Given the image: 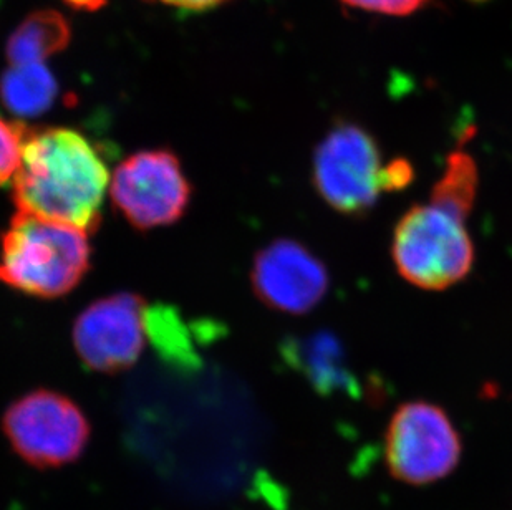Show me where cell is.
<instances>
[{"instance_id":"cell-1","label":"cell","mask_w":512,"mask_h":510,"mask_svg":"<svg viewBox=\"0 0 512 510\" xmlns=\"http://www.w3.org/2000/svg\"><path fill=\"white\" fill-rule=\"evenodd\" d=\"M110 181L105 159L87 136L45 128L25 138L12 196L20 212L92 231L102 219Z\"/></svg>"},{"instance_id":"cell-2","label":"cell","mask_w":512,"mask_h":510,"mask_svg":"<svg viewBox=\"0 0 512 510\" xmlns=\"http://www.w3.org/2000/svg\"><path fill=\"white\" fill-rule=\"evenodd\" d=\"M87 231L17 212L0 234V284L39 299L72 292L90 269Z\"/></svg>"},{"instance_id":"cell-3","label":"cell","mask_w":512,"mask_h":510,"mask_svg":"<svg viewBox=\"0 0 512 510\" xmlns=\"http://www.w3.org/2000/svg\"><path fill=\"white\" fill-rule=\"evenodd\" d=\"M464 222L433 203L411 206L393 231L398 274L423 290H445L466 279L474 265V246Z\"/></svg>"},{"instance_id":"cell-4","label":"cell","mask_w":512,"mask_h":510,"mask_svg":"<svg viewBox=\"0 0 512 510\" xmlns=\"http://www.w3.org/2000/svg\"><path fill=\"white\" fill-rule=\"evenodd\" d=\"M2 431L25 464L45 471L82 458L92 426L82 408L68 396L35 390L5 409Z\"/></svg>"},{"instance_id":"cell-5","label":"cell","mask_w":512,"mask_h":510,"mask_svg":"<svg viewBox=\"0 0 512 510\" xmlns=\"http://www.w3.org/2000/svg\"><path fill=\"white\" fill-rule=\"evenodd\" d=\"M385 166L375 136L357 123L340 121L315 148L312 179L334 211L362 217L385 193Z\"/></svg>"},{"instance_id":"cell-6","label":"cell","mask_w":512,"mask_h":510,"mask_svg":"<svg viewBox=\"0 0 512 510\" xmlns=\"http://www.w3.org/2000/svg\"><path fill=\"white\" fill-rule=\"evenodd\" d=\"M463 446L445 409L430 401L398 406L385 433V462L393 479L428 486L455 471Z\"/></svg>"},{"instance_id":"cell-7","label":"cell","mask_w":512,"mask_h":510,"mask_svg":"<svg viewBox=\"0 0 512 510\" xmlns=\"http://www.w3.org/2000/svg\"><path fill=\"white\" fill-rule=\"evenodd\" d=\"M113 204L140 231L171 226L191 201V186L171 151H140L115 169L110 181Z\"/></svg>"},{"instance_id":"cell-8","label":"cell","mask_w":512,"mask_h":510,"mask_svg":"<svg viewBox=\"0 0 512 510\" xmlns=\"http://www.w3.org/2000/svg\"><path fill=\"white\" fill-rule=\"evenodd\" d=\"M148 308L136 294H116L93 302L73 325L78 357L98 373H120L135 365L145 348Z\"/></svg>"},{"instance_id":"cell-9","label":"cell","mask_w":512,"mask_h":510,"mask_svg":"<svg viewBox=\"0 0 512 510\" xmlns=\"http://www.w3.org/2000/svg\"><path fill=\"white\" fill-rule=\"evenodd\" d=\"M251 280L252 289L267 307L290 315L314 310L330 287L324 262L292 239L264 247L252 264Z\"/></svg>"},{"instance_id":"cell-10","label":"cell","mask_w":512,"mask_h":510,"mask_svg":"<svg viewBox=\"0 0 512 510\" xmlns=\"http://www.w3.org/2000/svg\"><path fill=\"white\" fill-rule=\"evenodd\" d=\"M282 352L320 393L332 395L335 391H343L352 395L358 388L357 380L348 368L342 343L332 333L317 332L309 337L289 338Z\"/></svg>"},{"instance_id":"cell-11","label":"cell","mask_w":512,"mask_h":510,"mask_svg":"<svg viewBox=\"0 0 512 510\" xmlns=\"http://www.w3.org/2000/svg\"><path fill=\"white\" fill-rule=\"evenodd\" d=\"M72 40V25L57 10H37L27 15L7 42L10 65L44 63L55 53L67 49Z\"/></svg>"},{"instance_id":"cell-12","label":"cell","mask_w":512,"mask_h":510,"mask_svg":"<svg viewBox=\"0 0 512 510\" xmlns=\"http://www.w3.org/2000/svg\"><path fill=\"white\" fill-rule=\"evenodd\" d=\"M57 97V80L44 63L10 65L0 77V100L22 118L44 115Z\"/></svg>"},{"instance_id":"cell-13","label":"cell","mask_w":512,"mask_h":510,"mask_svg":"<svg viewBox=\"0 0 512 510\" xmlns=\"http://www.w3.org/2000/svg\"><path fill=\"white\" fill-rule=\"evenodd\" d=\"M478 166L471 154L456 150L448 156L446 168L431 191L430 203L468 219L478 194Z\"/></svg>"},{"instance_id":"cell-14","label":"cell","mask_w":512,"mask_h":510,"mask_svg":"<svg viewBox=\"0 0 512 510\" xmlns=\"http://www.w3.org/2000/svg\"><path fill=\"white\" fill-rule=\"evenodd\" d=\"M27 135L24 123L10 121L0 115V186L14 179Z\"/></svg>"},{"instance_id":"cell-15","label":"cell","mask_w":512,"mask_h":510,"mask_svg":"<svg viewBox=\"0 0 512 510\" xmlns=\"http://www.w3.org/2000/svg\"><path fill=\"white\" fill-rule=\"evenodd\" d=\"M345 4L385 15H410L423 7L428 0H343Z\"/></svg>"},{"instance_id":"cell-16","label":"cell","mask_w":512,"mask_h":510,"mask_svg":"<svg viewBox=\"0 0 512 510\" xmlns=\"http://www.w3.org/2000/svg\"><path fill=\"white\" fill-rule=\"evenodd\" d=\"M415 178V171L411 166L408 159H393L385 166V193L387 191H401V189L408 188L411 181Z\"/></svg>"},{"instance_id":"cell-17","label":"cell","mask_w":512,"mask_h":510,"mask_svg":"<svg viewBox=\"0 0 512 510\" xmlns=\"http://www.w3.org/2000/svg\"><path fill=\"white\" fill-rule=\"evenodd\" d=\"M160 2L181 10H189V12H204V10H211L226 4L229 0H160Z\"/></svg>"},{"instance_id":"cell-18","label":"cell","mask_w":512,"mask_h":510,"mask_svg":"<svg viewBox=\"0 0 512 510\" xmlns=\"http://www.w3.org/2000/svg\"><path fill=\"white\" fill-rule=\"evenodd\" d=\"M65 4L70 5L75 10H85V12H95L107 5L108 0H63Z\"/></svg>"}]
</instances>
